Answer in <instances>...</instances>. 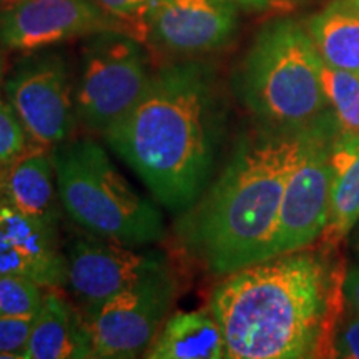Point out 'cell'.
Returning a JSON list of instances; mask_svg holds the SVG:
<instances>
[{
  "label": "cell",
  "instance_id": "cell-29",
  "mask_svg": "<svg viewBox=\"0 0 359 359\" xmlns=\"http://www.w3.org/2000/svg\"><path fill=\"white\" fill-rule=\"evenodd\" d=\"M354 245H356V250L359 251V228H358V233H356V240H354Z\"/></svg>",
  "mask_w": 359,
  "mask_h": 359
},
{
  "label": "cell",
  "instance_id": "cell-8",
  "mask_svg": "<svg viewBox=\"0 0 359 359\" xmlns=\"http://www.w3.org/2000/svg\"><path fill=\"white\" fill-rule=\"evenodd\" d=\"M7 100L30 142L55 148L79 123L75 83L65 57L58 52H30L13 67L6 82Z\"/></svg>",
  "mask_w": 359,
  "mask_h": 359
},
{
  "label": "cell",
  "instance_id": "cell-11",
  "mask_svg": "<svg viewBox=\"0 0 359 359\" xmlns=\"http://www.w3.org/2000/svg\"><path fill=\"white\" fill-rule=\"evenodd\" d=\"M105 30H127L95 0H20L0 8V45L12 52H39Z\"/></svg>",
  "mask_w": 359,
  "mask_h": 359
},
{
  "label": "cell",
  "instance_id": "cell-5",
  "mask_svg": "<svg viewBox=\"0 0 359 359\" xmlns=\"http://www.w3.org/2000/svg\"><path fill=\"white\" fill-rule=\"evenodd\" d=\"M64 212L88 235L128 246L158 243L163 215L127 182L92 138L52 148Z\"/></svg>",
  "mask_w": 359,
  "mask_h": 359
},
{
  "label": "cell",
  "instance_id": "cell-1",
  "mask_svg": "<svg viewBox=\"0 0 359 359\" xmlns=\"http://www.w3.org/2000/svg\"><path fill=\"white\" fill-rule=\"evenodd\" d=\"M226 120L213 67L183 60L154 72L140 100L103 138L161 206L185 213L212 183Z\"/></svg>",
  "mask_w": 359,
  "mask_h": 359
},
{
  "label": "cell",
  "instance_id": "cell-30",
  "mask_svg": "<svg viewBox=\"0 0 359 359\" xmlns=\"http://www.w3.org/2000/svg\"><path fill=\"white\" fill-rule=\"evenodd\" d=\"M0 168H2V165H0Z\"/></svg>",
  "mask_w": 359,
  "mask_h": 359
},
{
  "label": "cell",
  "instance_id": "cell-4",
  "mask_svg": "<svg viewBox=\"0 0 359 359\" xmlns=\"http://www.w3.org/2000/svg\"><path fill=\"white\" fill-rule=\"evenodd\" d=\"M321 69L306 25L294 19L273 20L246 53L236 75V95L259 127L304 130L333 110Z\"/></svg>",
  "mask_w": 359,
  "mask_h": 359
},
{
  "label": "cell",
  "instance_id": "cell-22",
  "mask_svg": "<svg viewBox=\"0 0 359 359\" xmlns=\"http://www.w3.org/2000/svg\"><path fill=\"white\" fill-rule=\"evenodd\" d=\"M34 318L0 316V358L24 359Z\"/></svg>",
  "mask_w": 359,
  "mask_h": 359
},
{
  "label": "cell",
  "instance_id": "cell-12",
  "mask_svg": "<svg viewBox=\"0 0 359 359\" xmlns=\"http://www.w3.org/2000/svg\"><path fill=\"white\" fill-rule=\"evenodd\" d=\"M236 27L233 0H154L142 22V30L156 47L177 55L219 50Z\"/></svg>",
  "mask_w": 359,
  "mask_h": 359
},
{
  "label": "cell",
  "instance_id": "cell-18",
  "mask_svg": "<svg viewBox=\"0 0 359 359\" xmlns=\"http://www.w3.org/2000/svg\"><path fill=\"white\" fill-rule=\"evenodd\" d=\"M306 30L326 65L359 74V0H331Z\"/></svg>",
  "mask_w": 359,
  "mask_h": 359
},
{
  "label": "cell",
  "instance_id": "cell-27",
  "mask_svg": "<svg viewBox=\"0 0 359 359\" xmlns=\"http://www.w3.org/2000/svg\"><path fill=\"white\" fill-rule=\"evenodd\" d=\"M4 87V58L2 53H0V90Z\"/></svg>",
  "mask_w": 359,
  "mask_h": 359
},
{
  "label": "cell",
  "instance_id": "cell-19",
  "mask_svg": "<svg viewBox=\"0 0 359 359\" xmlns=\"http://www.w3.org/2000/svg\"><path fill=\"white\" fill-rule=\"evenodd\" d=\"M321 77L339 130L359 135V74L334 69L323 62Z\"/></svg>",
  "mask_w": 359,
  "mask_h": 359
},
{
  "label": "cell",
  "instance_id": "cell-2",
  "mask_svg": "<svg viewBox=\"0 0 359 359\" xmlns=\"http://www.w3.org/2000/svg\"><path fill=\"white\" fill-rule=\"evenodd\" d=\"M343 268L331 250H299L228 273L210 298L230 359L333 356Z\"/></svg>",
  "mask_w": 359,
  "mask_h": 359
},
{
  "label": "cell",
  "instance_id": "cell-28",
  "mask_svg": "<svg viewBox=\"0 0 359 359\" xmlns=\"http://www.w3.org/2000/svg\"><path fill=\"white\" fill-rule=\"evenodd\" d=\"M17 2H20V0H0V8L13 6V4H17Z\"/></svg>",
  "mask_w": 359,
  "mask_h": 359
},
{
  "label": "cell",
  "instance_id": "cell-6",
  "mask_svg": "<svg viewBox=\"0 0 359 359\" xmlns=\"http://www.w3.org/2000/svg\"><path fill=\"white\" fill-rule=\"evenodd\" d=\"M154 72L140 40L127 30L88 37L75 82L79 123L102 135L140 100Z\"/></svg>",
  "mask_w": 359,
  "mask_h": 359
},
{
  "label": "cell",
  "instance_id": "cell-24",
  "mask_svg": "<svg viewBox=\"0 0 359 359\" xmlns=\"http://www.w3.org/2000/svg\"><path fill=\"white\" fill-rule=\"evenodd\" d=\"M103 11L125 25L138 24L142 27L143 17L154 0H95Z\"/></svg>",
  "mask_w": 359,
  "mask_h": 359
},
{
  "label": "cell",
  "instance_id": "cell-26",
  "mask_svg": "<svg viewBox=\"0 0 359 359\" xmlns=\"http://www.w3.org/2000/svg\"><path fill=\"white\" fill-rule=\"evenodd\" d=\"M238 2H241L243 6H248L251 8H264L269 6L271 0H238Z\"/></svg>",
  "mask_w": 359,
  "mask_h": 359
},
{
  "label": "cell",
  "instance_id": "cell-3",
  "mask_svg": "<svg viewBox=\"0 0 359 359\" xmlns=\"http://www.w3.org/2000/svg\"><path fill=\"white\" fill-rule=\"evenodd\" d=\"M323 118L296 132L255 123L201 198L182 213L183 246L210 271L224 276L271 258L286 183Z\"/></svg>",
  "mask_w": 359,
  "mask_h": 359
},
{
  "label": "cell",
  "instance_id": "cell-16",
  "mask_svg": "<svg viewBox=\"0 0 359 359\" xmlns=\"http://www.w3.org/2000/svg\"><path fill=\"white\" fill-rule=\"evenodd\" d=\"M359 223V135L338 130L331 145L330 217L321 235L325 250H334Z\"/></svg>",
  "mask_w": 359,
  "mask_h": 359
},
{
  "label": "cell",
  "instance_id": "cell-9",
  "mask_svg": "<svg viewBox=\"0 0 359 359\" xmlns=\"http://www.w3.org/2000/svg\"><path fill=\"white\" fill-rule=\"evenodd\" d=\"M339 125L327 114L313 135L286 183L271 258L311 246L325 231L330 217L331 145Z\"/></svg>",
  "mask_w": 359,
  "mask_h": 359
},
{
  "label": "cell",
  "instance_id": "cell-20",
  "mask_svg": "<svg viewBox=\"0 0 359 359\" xmlns=\"http://www.w3.org/2000/svg\"><path fill=\"white\" fill-rule=\"evenodd\" d=\"M43 296V286L29 278L0 275V316L35 318Z\"/></svg>",
  "mask_w": 359,
  "mask_h": 359
},
{
  "label": "cell",
  "instance_id": "cell-17",
  "mask_svg": "<svg viewBox=\"0 0 359 359\" xmlns=\"http://www.w3.org/2000/svg\"><path fill=\"white\" fill-rule=\"evenodd\" d=\"M143 358L223 359L226 346L212 311H180L167 318Z\"/></svg>",
  "mask_w": 359,
  "mask_h": 359
},
{
  "label": "cell",
  "instance_id": "cell-23",
  "mask_svg": "<svg viewBox=\"0 0 359 359\" xmlns=\"http://www.w3.org/2000/svg\"><path fill=\"white\" fill-rule=\"evenodd\" d=\"M333 356L359 359V313L349 308V313L338 323L333 338Z\"/></svg>",
  "mask_w": 359,
  "mask_h": 359
},
{
  "label": "cell",
  "instance_id": "cell-15",
  "mask_svg": "<svg viewBox=\"0 0 359 359\" xmlns=\"http://www.w3.org/2000/svg\"><path fill=\"white\" fill-rule=\"evenodd\" d=\"M83 314L55 288L45 291L43 303L35 314L24 359H93Z\"/></svg>",
  "mask_w": 359,
  "mask_h": 359
},
{
  "label": "cell",
  "instance_id": "cell-13",
  "mask_svg": "<svg viewBox=\"0 0 359 359\" xmlns=\"http://www.w3.org/2000/svg\"><path fill=\"white\" fill-rule=\"evenodd\" d=\"M0 275H19L43 288L67 285L58 228L29 217L0 196Z\"/></svg>",
  "mask_w": 359,
  "mask_h": 359
},
{
  "label": "cell",
  "instance_id": "cell-21",
  "mask_svg": "<svg viewBox=\"0 0 359 359\" xmlns=\"http://www.w3.org/2000/svg\"><path fill=\"white\" fill-rule=\"evenodd\" d=\"M29 135L8 102L0 100V165L11 163L29 148Z\"/></svg>",
  "mask_w": 359,
  "mask_h": 359
},
{
  "label": "cell",
  "instance_id": "cell-10",
  "mask_svg": "<svg viewBox=\"0 0 359 359\" xmlns=\"http://www.w3.org/2000/svg\"><path fill=\"white\" fill-rule=\"evenodd\" d=\"M138 248L93 235L72 241L65 253L67 286L82 311L170 269L161 251Z\"/></svg>",
  "mask_w": 359,
  "mask_h": 359
},
{
  "label": "cell",
  "instance_id": "cell-14",
  "mask_svg": "<svg viewBox=\"0 0 359 359\" xmlns=\"http://www.w3.org/2000/svg\"><path fill=\"white\" fill-rule=\"evenodd\" d=\"M0 196L29 217L58 228L64 206L52 148L32 143L0 168Z\"/></svg>",
  "mask_w": 359,
  "mask_h": 359
},
{
  "label": "cell",
  "instance_id": "cell-7",
  "mask_svg": "<svg viewBox=\"0 0 359 359\" xmlns=\"http://www.w3.org/2000/svg\"><path fill=\"white\" fill-rule=\"evenodd\" d=\"M177 294L178 281L167 269L82 311L95 358L143 356L167 321Z\"/></svg>",
  "mask_w": 359,
  "mask_h": 359
},
{
  "label": "cell",
  "instance_id": "cell-25",
  "mask_svg": "<svg viewBox=\"0 0 359 359\" xmlns=\"http://www.w3.org/2000/svg\"><path fill=\"white\" fill-rule=\"evenodd\" d=\"M343 294L348 306L359 313V266H351L344 273Z\"/></svg>",
  "mask_w": 359,
  "mask_h": 359
}]
</instances>
